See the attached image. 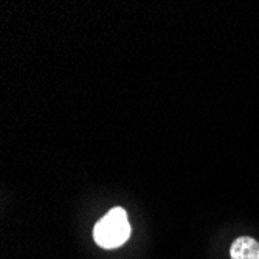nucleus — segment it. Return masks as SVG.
<instances>
[{
    "label": "nucleus",
    "instance_id": "obj_1",
    "mask_svg": "<svg viewBox=\"0 0 259 259\" xmlns=\"http://www.w3.org/2000/svg\"><path fill=\"white\" fill-rule=\"evenodd\" d=\"M131 236V224L126 209L121 206L112 208L93 228V238L103 248H116L123 245Z\"/></svg>",
    "mask_w": 259,
    "mask_h": 259
},
{
    "label": "nucleus",
    "instance_id": "obj_2",
    "mask_svg": "<svg viewBox=\"0 0 259 259\" xmlns=\"http://www.w3.org/2000/svg\"><path fill=\"white\" fill-rule=\"evenodd\" d=\"M231 259H259V244L253 238L241 236L231 244Z\"/></svg>",
    "mask_w": 259,
    "mask_h": 259
}]
</instances>
